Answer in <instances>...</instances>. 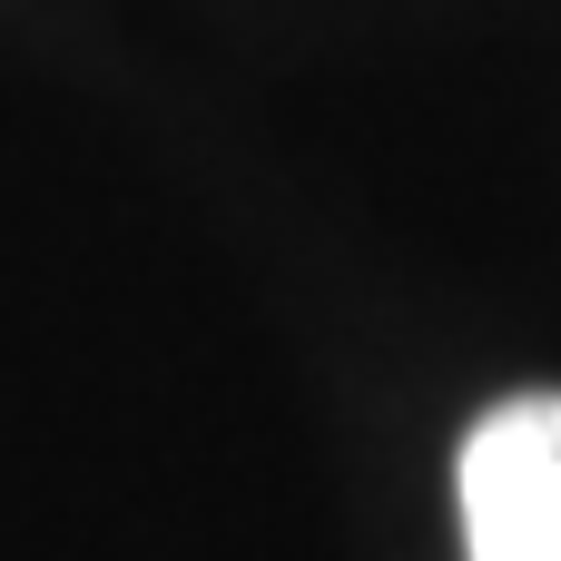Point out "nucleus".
Masks as SVG:
<instances>
[{"mask_svg": "<svg viewBox=\"0 0 561 561\" xmlns=\"http://www.w3.org/2000/svg\"><path fill=\"white\" fill-rule=\"evenodd\" d=\"M463 561H561V394H503L454 463Z\"/></svg>", "mask_w": 561, "mask_h": 561, "instance_id": "obj_1", "label": "nucleus"}]
</instances>
